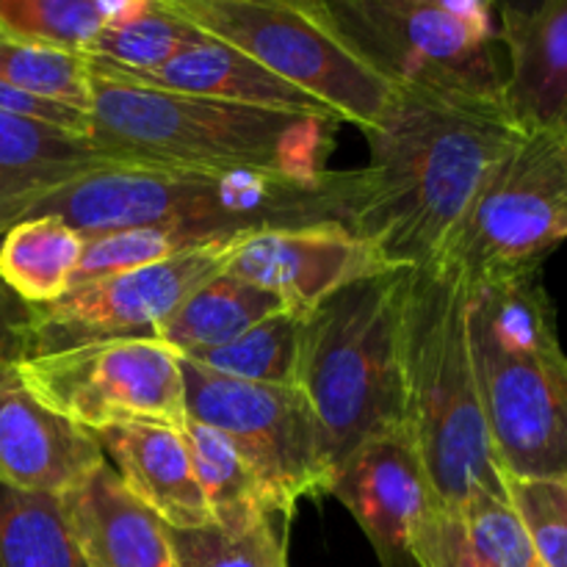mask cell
I'll return each mask as SVG.
<instances>
[{"instance_id": "6da1fadb", "label": "cell", "mask_w": 567, "mask_h": 567, "mask_svg": "<svg viewBox=\"0 0 567 567\" xmlns=\"http://www.w3.org/2000/svg\"><path fill=\"white\" fill-rule=\"evenodd\" d=\"M371 158L343 172V227L393 269H432L482 183L520 136L502 97L393 86Z\"/></svg>"}, {"instance_id": "7a4b0ae2", "label": "cell", "mask_w": 567, "mask_h": 567, "mask_svg": "<svg viewBox=\"0 0 567 567\" xmlns=\"http://www.w3.org/2000/svg\"><path fill=\"white\" fill-rule=\"evenodd\" d=\"M59 216L83 238L131 227H181L210 238L338 221L343 172L319 183L249 169L111 161L0 208V236L17 221Z\"/></svg>"}, {"instance_id": "3957f363", "label": "cell", "mask_w": 567, "mask_h": 567, "mask_svg": "<svg viewBox=\"0 0 567 567\" xmlns=\"http://www.w3.org/2000/svg\"><path fill=\"white\" fill-rule=\"evenodd\" d=\"M89 61V136L116 158L319 183L341 120L147 86Z\"/></svg>"}, {"instance_id": "277c9868", "label": "cell", "mask_w": 567, "mask_h": 567, "mask_svg": "<svg viewBox=\"0 0 567 567\" xmlns=\"http://www.w3.org/2000/svg\"><path fill=\"white\" fill-rule=\"evenodd\" d=\"M468 338L487 432L504 476L563 480L567 354L540 269L468 291Z\"/></svg>"}, {"instance_id": "5b68a950", "label": "cell", "mask_w": 567, "mask_h": 567, "mask_svg": "<svg viewBox=\"0 0 567 567\" xmlns=\"http://www.w3.org/2000/svg\"><path fill=\"white\" fill-rule=\"evenodd\" d=\"M404 424L441 504L507 493L468 338V291L446 269H408L402 299Z\"/></svg>"}, {"instance_id": "8992f818", "label": "cell", "mask_w": 567, "mask_h": 567, "mask_svg": "<svg viewBox=\"0 0 567 567\" xmlns=\"http://www.w3.org/2000/svg\"><path fill=\"white\" fill-rule=\"evenodd\" d=\"M404 277L408 269L360 280L302 316L297 385L330 474L360 443L404 424Z\"/></svg>"}, {"instance_id": "52a82bcc", "label": "cell", "mask_w": 567, "mask_h": 567, "mask_svg": "<svg viewBox=\"0 0 567 567\" xmlns=\"http://www.w3.org/2000/svg\"><path fill=\"white\" fill-rule=\"evenodd\" d=\"M567 241V138L520 133L482 183L446 252V269L468 291L526 269Z\"/></svg>"}, {"instance_id": "ba28073f", "label": "cell", "mask_w": 567, "mask_h": 567, "mask_svg": "<svg viewBox=\"0 0 567 567\" xmlns=\"http://www.w3.org/2000/svg\"><path fill=\"white\" fill-rule=\"evenodd\" d=\"M208 37L321 100L341 122L371 131L393 86L360 61L308 0H161Z\"/></svg>"}, {"instance_id": "9c48e42d", "label": "cell", "mask_w": 567, "mask_h": 567, "mask_svg": "<svg viewBox=\"0 0 567 567\" xmlns=\"http://www.w3.org/2000/svg\"><path fill=\"white\" fill-rule=\"evenodd\" d=\"M319 20L391 86L502 97L507 64L493 28L426 0H308Z\"/></svg>"}, {"instance_id": "30bf717a", "label": "cell", "mask_w": 567, "mask_h": 567, "mask_svg": "<svg viewBox=\"0 0 567 567\" xmlns=\"http://www.w3.org/2000/svg\"><path fill=\"white\" fill-rule=\"evenodd\" d=\"M186 421L221 432L258 476L275 518L288 520L302 498L330 493L313 410L299 385H264L214 374L181 358Z\"/></svg>"}, {"instance_id": "8fae6325", "label": "cell", "mask_w": 567, "mask_h": 567, "mask_svg": "<svg viewBox=\"0 0 567 567\" xmlns=\"http://www.w3.org/2000/svg\"><path fill=\"white\" fill-rule=\"evenodd\" d=\"M20 371L39 402L89 432L122 424L186 426L181 354L155 338L22 358Z\"/></svg>"}, {"instance_id": "7c38bea8", "label": "cell", "mask_w": 567, "mask_h": 567, "mask_svg": "<svg viewBox=\"0 0 567 567\" xmlns=\"http://www.w3.org/2000/svg\"><path fill=\"white\" fill-rule=\"evenodd\" d=\"M247 236L216 238L161 264L81 282L55 302L37 305L31 308L22 358L89 343L153 338L155 327L177 305L227 269Z\"/></svg>"}, {"instance_id": "4fadbf2b", "label": "cell", "mask_w": 567, "mask_h": 567, "mask_svg": "<svg viewBox=\"0 0 567 567\" xmlns=\"http://www.w3.org/2000/svg\"><path fill=\"white\" fill-rule=\"evenodd\" d=\"M225 271L271 291L291 313L308 316L332 293L399 269L371 241L327 221L252 233Z\"/></svg>"}, {"instance_id": "5bb4252c", "label": "cell", "mask_w": 567, "mask_h": 567, "mask_svg": "<svg viewBox=\"0 0 567 567\" xmlns=\"http://www.w3.org/2000/svg\"><path fill=\"white\" fill-rule=\"evenodd\" d=\"M330 493L352 513L385 567H404L415 524L437 498L408 424L360 443L332 474Z\"/></svg>"}, {"instance_id": "9a60e30c", "label": "cell", "mask_w": 567, "mask_h": 567, "mask_svg": "<svg viewBox=\"0 0 567 567\" xmlns=\"http://www.w3.org/2000/svg\"><path fill=\"white\" fill-rule=\"evenodd\" d=\"M103 463L92 432L39 402L20 360H0V485L64 496Z\"/></svg>"}, {"instance_id": "2e32d148", "label": "cell", "mask_w": 567, "mask_h": 567, "mask_svg": "<svg viewBox=\"0 0 567 567\" xmlns=\"http://www.w3.org/2000/svg\"><path fill=\"white\" fill-rule=\"evenodd\" d=\"M100 452L122 487L166 529H203L214 524L194 474L183 430L164 424H122L94 430Z\"/></svg>"}, {"instance_id": "e0dca14e", "label": "cell", "mask_w": 567, "mask_h": 567, "mask_svg": "<svg viewBox=\"0 0 567 567\" xmlns=\"http://www.w3.org/2000/svg\"><path fill=\"white\" fill-rule=\"evenodd\" d=\"M61 502L89 567H177L169 529L122 487L109 463Z\"/></svg>"}, {"instance_id": "ac0fdd59", "label": "cell", "mask_w": 567, "mask_h": 567, "mask_svg": "<svg viewBox=\"0 0 567 567\" xmlns=\"http://www.w3.org/2000/svg\"><path fill=\"white\" fill-rule=\"evenodd\" d=\"M122 75L133 78L138 83H147V86L164 89V92L338 120L321 100L310 97L308 92L282 81L280 75L269 72L264 64L249 59L247 53L214 37H205L199 42L188 44L186 50H181L175 59L166 61L158 70L122 72Z\"/></svg>"}, {"instance_id": "d6986e66", "label": "cell", "mask_w": 567, "mask_h": 567, "mask_svg": "<svg viewBox=\"0 0 567 567\" xmlns=\"http://www.w3.org/2000/svg\"><path fill=\"white\" fill-rule=\"evenodd\" d=\"M502 100L515 125L567 138V0H546L529 20L502 33Z\"/></svg>"}, {"instance_id": "ffe728a7", "label": "cell", "mask_w": 567, "mask_h": 567, "mask_svg": "<svg viewBox=\"0 0 567 567\" xmlns=\"http://www.w3.org/2000/svg\"><path fill=\"white\" fill-rule=\"evenodd\" d=\"M111 161L125 158H116L92 136L0 111V208Z\"/></svg>"}, {"instance_id": "44dd1931", "label": "cell", "mask_w": 567, "mask_h": 567, "mask_svg": "<svg viewBox=\"0 0 567 567\" xmlns=\"http://www.w3.org/2000/svg\"><path fill=\"white\" fill-rule=\"evenodd\" d=\"M282 302L266 288L221 271L177 305L158 327L155 341L166 343L181 358L225 347L258 321L280 313Z\"/></svg>"}, {"instance_id": "7402d4cb", "label": "cell", "mask_w": 567, "mask_h": 567, "mask_svg": "<svg viewBox=\"0 0 567 567\" xmlns=\"http://www.w3.org/2000/svg\"><path fill=\"white\" fill-rule=\"evenodd\" d=\"M83 236L59 216L17 221L0 236V282L25 305L55 302L75 280Z\"/></svg>"}, {"instance_id": "603a6c76", "label": "cell", "mask_w": 567, "mask_h": 567, "mask_svg": "<svg viewBox=\"0 0 567 567\" xmlns=\"http://www.w3.org/2000/svg\"><path fill=\"white\" fill-rule=\"evenodd\" d=\"M183 435L214 526L227 535H244L260 520L275 518L255 471L221 432L186 421Z\"/></svg>"}, {"instance_id": "cb8c5ba5", "label": "cell", "mask_w": 567, "mask_h": 567, "mask_svg": "<svg viewBox=\"0 0 567 567\" xmlns=\"http://www.w3.org/2000/svg\"><path fill=\"white\" fill-rule=\"evenodd\" d=\"M0 567H89L61 496L0 485Z\"/></svg>"}, {"instance_id": "d4e9b609", "label": "cell", "mask_w": 567, "mask_h": 567, "mask_svg": "<svg viewBox=\"0 0 567 567\" xmlns=\"http://www.w3.org/2000/svg\"><path fill=\"white\" fill-rule=\"evenodd\" d=\"M299 327H302V316L280 310V313L249 327L236 341L188 354L186 360L214 371V374L233 377V380L297 385Z\"/></svg>"}, {"instance_id": "484cf974", "label": "cell", "mask_w": 567, "mask_h": 567, "mask_svg": "<svg viewBox=\"0 0 567 567\" xmlns=\"http://www.w3.org/2000/svg\"><path fill=\"white\" fill-rule=\"evenodd\" d=\"M205 37L194 22L155 0L142 14L103 28L83 55L122 72H153Z\"/></svg>"}, {"instance_id": "4316f807", "label": "cell", "mask_w": 567, "mask_h": 567, "mask_svg": "<svg viewBox=\"0 0 567 567\" xmlns=\"http://www.w3.org/2000/svg\"><path fill=\"white\" fill-rule=\"evenodd\" d=\"M0 83L89 114V61L83 53L33 44L0 31Z\"/></svg>"}, {"instance_id": "83f0119b", "label": "cell", "mask_w": 567, "mask_h": 567, "mask_svg": "<svg viewBox=\"0 0 567 567\" xmlns=\"http://www.w3.org/2000/svg\"><path fill=\"white\" fill-rule=\"evenodd\" d=\"M105 25L100 0H0V31L70 53H86Z\"/></svg>"}, {"instance_id": "f1b7e54d", "label": "cell", "mask_w": 567, "mask_h": 567, "mask_svg": "<svg viewBox=\"0 0 567 567\" xmlns=\"http://www.w3.org/2000/svg\"><path fill=\"white\" fill-rule=\"evenodd\" d=\"M208 241H216V238L181 230V227H131V230L83 238V255L72 288L89 280H100V277L138 269V266L161 264V260H169Z\"/></svg>"}, {"instance_id": "f546056e", "label": "cell", "mask_w": 567, "mask_h": 567, "mask_svg": "<svg viewBox=\"0 0 567 567\" xmlns=\"http://www.w3.org/2000/svg\"><path fill=\"white\" fill-rule=\"evenodd\" d=\"M177 567H288L286 532H277L275 518L255 524L244 535H227L219 526L169 529Z\"/></svg>"}, {"instance_id": "4dcf8cb0", "label": "cell", "mask_w": 567, "mask_h": 567, "mask_svg": "<svg viewBox=\"0 0 567 567\" xmlns=\"http://www.w3.org/2000/svg\"><path fill=\"white\" fill-rule=\"evenodd\" d=\"M460 515L476 551L493 567H543L509 493H474Z\"/></svg>"}, {"instance_id": "1f68e13d", "label": "cell", "mask_w": 567, "mask_h": 567, "mask_svg": "<svg viewBox=\"0 0 567 567\" xmlns=\"http://www.w3.org/2000/svg\"><path fill=\"white\" fill-rule=\"evenodd\" d=\"M507 480V493L518 509L543 567H567V476L563 480Z\"/></svg>"}, {"instance_id": "d6a6232c", "label": "cell", "mask_w": 567, "mask_h": 567, "mask_svg": "<svg viewBox=\"0 0 567 567\" xmlns=\"http://www.w3.org/2000/svg\"><path fill=\"white\" fill-rule=\"evenodd\" d=\"M410 557L419 567H493L471 543L460 509L441 502L415 524Z\"/></svg>"}, {"instance_id": "836d02e7", "label": "cell", "mask_w": 567, "mask_h": 567, "mask_svg": "<svg viewBox=\"0 0 567 567\" xmlns=\"http://www.w3.org/2000/svg\"><path fill=\"white\" fill-rule=\"evenodd\" d=\"M0 111H6V114L28 116V120L50 122V125L64 127V131L89 136L86 111L72 109V105H64V103H50V100L33 97V94L20 92V89L9 86V83H0Z\"/></svg>"}, {"instance_id": "e575fe53", "label": "cell", "mask_w": 567, "mask_h": 567, "mask_svg": "<svg viewBox=\"0 0 567 567\" xmlns=\"http://www.w3.org/2000/svg\"><path fill=\"white\" fill-rule=\"evenodd\" d=\"M31 321V305L17 299L0 282V360H20L25 349V330Z\"/></svg>"}, {"instance_id": "d590c367", "label": "cell", "mask_w": 567, "mask_h": 567, "mask_svg": "<svg viewBox=\"0 0 567 567\" xmlns=\"http://www.w3.org/2000/svg\"><path fill=\"white\" fill-rule=\"evenodd\" d=\"M543 3L546 0H493V9H496L498 20V37L518 28L524 20H529Z\"/></svg>"}, {"instance_id": "8d00e7d4", "label": "cell", "mask_w": 567, "mask_h": 567, "mask_svg": "<svg viewBox=\"0 0 567 567\" xmlns=\"http://www.w3.org/2000/svg\"><path fill=\"white\" fill-rule=\"evenodd\" d=\"M426 3H435V6H443V9H446V0H426Z\"/></svg>"}]
</instances>
